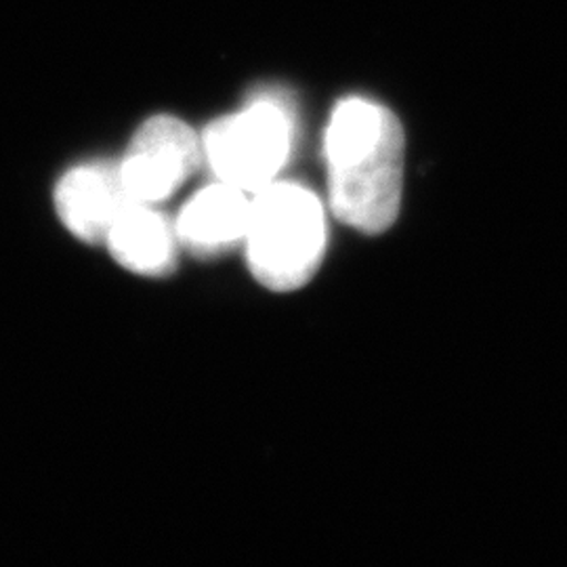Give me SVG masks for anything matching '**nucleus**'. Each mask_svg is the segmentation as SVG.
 <instances>
[{
  "label": "nucleus",
  "instance_id": "f257e3e1",
  "mask_svg": "<svg viewBox=\"0 0 567 567\" xmlns=\"http://www.w3.org/2000/svg\"><path fill=\"white\" fill-rule=\"evenodd\" d=\"M328 200L334 217L368 236L395 224L404 189V126L381 103L349 97L326 128Z\"/></svg>",
  "mask_w": 567,
  "mask_h": 567
},
{
  "label": "nucleus",
  "instance_id": "f03ea898",
  "mask_svg": "<svg viewBox=\"0 0 567 567\" xmlns=\"http://www.w3.org/2000/svg\"><path fill=\"white\" fill-rule=\"evenodd\" d=\"M244 248L257 282L274 292L299 290L324 259L326 217L320 198L299 183H269L250 198Z\"/></svg>",
  "mask_w": 567,
  "mask_h": 567
},
{
  "label": "nucleus",
  "instance_id": "7ed1b4c3",
  "mask_svg": "<svg viewBox=\"0 0 567 567\" xmlns=\"http://www.w3.org/2000/svg\"><path fill=\"white\" fill-rule=\"evenodd\" d=\"M290 145V112L269 97L213 122L203 133L204 161L215 177L246 194H257L276 182Z\"/></svg>",
  "mask_w": 567,
  "mask_h": 567
},
{
  "label": "nucleus",
  "instance_id": "20e7f679",
  "mask_svg": "<svg viewBox=\"0 0 567 567\" xmlns=\"http://www.w3.org/2000/svg\"><path fill=\"white\" fill-rule=\"evenodd\" d=\"M203 163V135L175 116L158 114L135 133L118 177L131 203L156 206L177 194Z\"/></svg>",
  "mask_w": 567,
  "mask_h": 567
},
{
  "label": "nucleus",
  "instance_id": "39448f33",
  "mask_svg": "<svg viewBox=\"0 0 567 567\" xmlns=\"http://www.w3.org/2000/svg\"><path fill=\"white\" fill-rule=\"evenodd\" d=\"M118 164H81L55 187V210L63 227L86 244H103L124 206Z\"/></svg>",
  "mask_w": 567,
  "mask_h": 567
},
{
  "label": "nucleus",
  "instance_id": "423d86ee",
  "mask_svg": "<svg viewBox=\"0 0 567 567\" xmlns=\"http://www.w3.org/2000/svg\"><path fill=\"white\" fill-rule=\"evenodd\" d=\"M250 219L248 194L217 182L194 194L183 206L175 231L183 248L196 257H217L244 244Z\"/></svg>",
  "mask_w": 567,
  "mask_h": 567
},
{
  "label": "nucleus",
  "instance_id": "0eeeda50",
  "mask_svg": "<svg viewBox=\"0 0 567 567\" xmlns=\"http://www.w3.org/2000/svg\"><path fill=\"white\" fill-rule=\"evenodd\" d=\"M103 244L116 264L145 278L171 274L182 246L175 224L154 206L137 203L124 206Z\"/></svg>",
  "mask_w": 567,
  "mask_h": 567
}]
</instances>
